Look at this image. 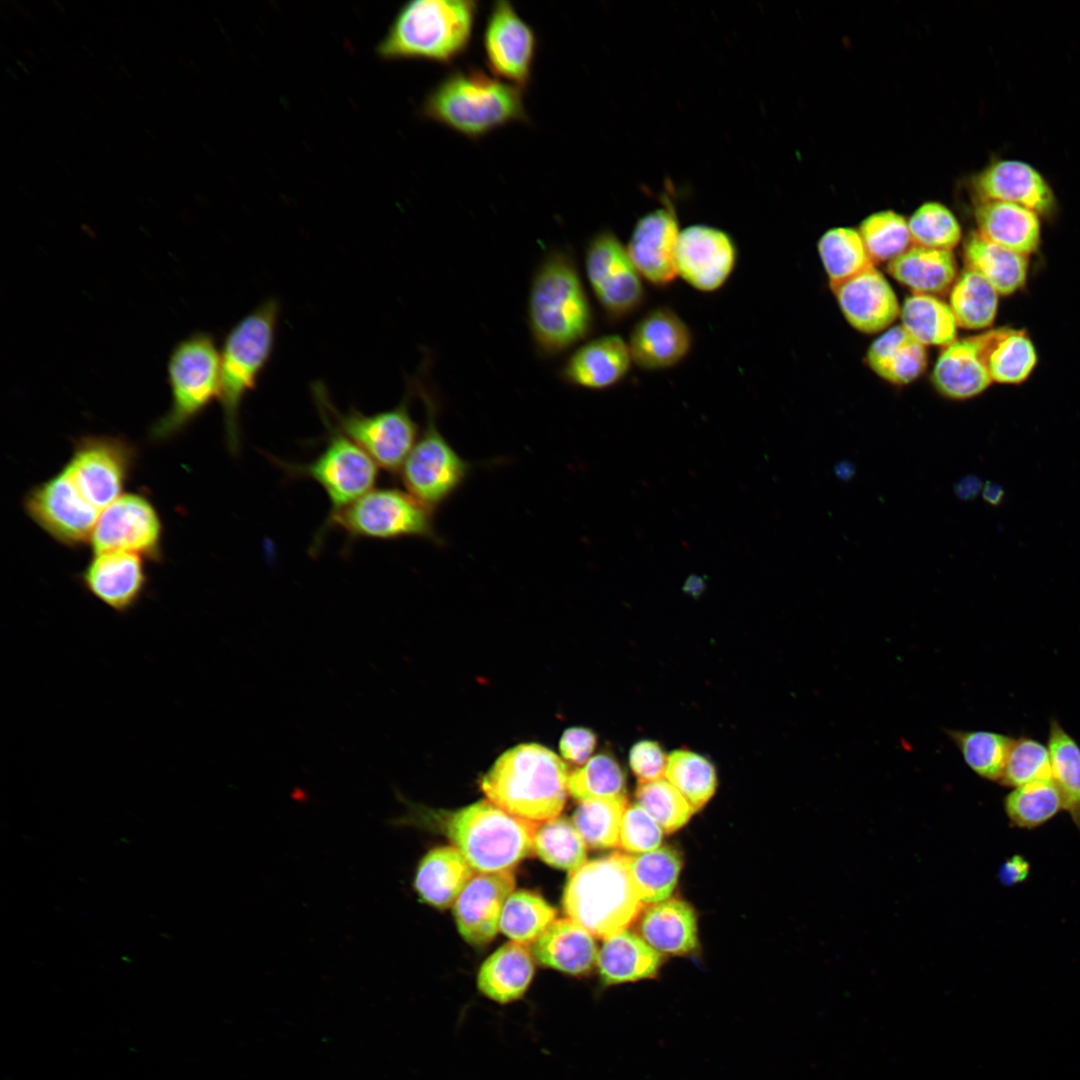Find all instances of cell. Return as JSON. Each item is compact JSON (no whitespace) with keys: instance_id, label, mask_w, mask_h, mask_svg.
Segmentation results:
<instances>
[{"instance_id":"obj_1","label":"cell","mask_w":1080,"mask_h":1080,"mask_svg":"<svg viewBox=\"0 0 1080 1080\" xmlns=\"http://www.w3.org/2000/svg\"><path fill=\"white\" fill-rule=\"evenodd\" d=\"M527 319L536 352L543 358L570 350L593 332V307L568 248L550 249L537 265Z\"/></svg>"},{"instance_id":"obj_2","label":"cell","mask_w":1080,"mask_h":1080,"mask_svg":"<svg viewBox=\"0 0 1080 1080\" xmlns=\"http://www.w3.org/2000/svg\"><path fill=\"white\" fill-rule=\"evenodd\" d=\"M523 90L478 67L453 68L425 95L420 114L470 139L528 122Z\"/></svg>"},{"instance_id":"obj_3","label":"cell","mask_w":1080,"mask_h":1080,"mask_svg":"<svg viewBox=\"0 0 1080 1080\" xmlns=\"http://www.w3.org/2000/svg\"><path fill=\"white\" fill-rule=\"evenodd\" d=\"M566 764L539 744H521L503 753L484 775L481 789L504 811L541 823L558 817L568 795Z\"/></svg>"},{"instance_id":"obj_4","label":"cell","mask_w":1080,"mask_h":1080,"mask_svg":"<svg viewBox=\"0 0 1080 1080\" xmlns=\"http://www.w3.org/2000/svg\"><path fill=\"white\" fill-rule=\"evenodd\" d=\"M479 2L412 0L395 14L377 54L385 60L425 59L450 64L470 47Z\"/></svg>"},{"instance_id":"obj_5","label":"cell","mask_w":1080,"mask_h":1080,"mask_svg":"<svg viewBox=\"0 0 1080 1080\" xmlns=\"http://www.w3.org/2000/svg\"><path fill=\"white\" fill-rule=\"evenodd\" d=\"M280 304L268 298L241 318L228 332L220 351L219 401L226 444L231 454L241 448L240 409L273 353Z\"/></svg>"},{"instance_id":"obj_6","label":"cell","mask_w":1080,"mask_h":1080,"mask_svg":"<svg viewBox=\"0 0 1080 1080\" xmlns=\"http://www.w3.org/2000/svg\"><path fill=\"white\" fill-rule=\"evenodd\" d=\"M630 859L614 853L570 872L562 897L566 916L598 938L625 930L644 904L632 879Z\"/></svg>"},{"instance_id":"obj_7","label":"cell","mask_w":1080,"mask_h":1080,"mask_svg":"<svg viewBox=\"0 0 1080 1080\" xmlns=\"http://www.w3.org/2000/svg\"><path fill=\"white\" fill-rule=\"evenodd\" d=\"M538 825L478 801L449 813L444 830L475 872L497 873L511 871L531 854Z\"/></svg>"},{"instance_id":"obj_8","label":"cell","mask_w":1080,"mask_h":1080,"mask_svg":"<svg viewBox=\"0 0 1080 1080\" xmlns=\"http://www.w3.org/2000/svg\"><path fill=\"white\" fill-rule=\"evenodd\" d=\"M330 530L342 531L350 542L419 538L439 546L444 543L435 526L434 511L407 491L392 487L372 489L347 506L330 511L315 536L313 553Z\"/></svg>"},{"instance_id":"obj_9","label":"cell","mask_w":1080,"mask_h":1080,"mask_svg":"<svg viewBox=\"0 0 1080 1080\" xmlns=\"http://www.w3.org/2000/svg\"><path fill=\"white\" fill-rule=\"evenodd\" d=\"M421 372L411 384L423 403L425 424L399 476L406 491L435 512L463 486L473 464L439 430V398L424 379V367Z\"/></svg>"},{"instance_id":"obj_10","label":"cell","mask_w":1080,"mask_h":1080,"mask_svg":"<svg viewBox=\"0 0 1080 1080\" xmlns=\"http://www.w3.org/2000/svg\"><path fill=\"white\" fill-rule=\"evenodd\" d=\"M221 354L213 336L196 332L171 351L167 364L171 404L152 426L153 440L174 437L219 399Z\"/></svg>"},{"instance_id":"obj_11","label":"cell","mask_w":1080,"mask_h":1080,"mask_svg":"<svg viewBox=\"0 0 1080 1080\" xmlns=\"http://www.w3.org/2000/svg\"><path fill=\"white\" fill-rule=\"evenodd\" d=\"M407 387L395 407L374 414H364L355 408L345 413L339 411L321 382L312 385V392L316 407L324 411L335 427L364 450L378 467L396 475L420 434L410 412L413 393L410 382Z\"/></svg>"},{"instance_id":"obj_12","label":"cell","mask_w":1080,"mask_h":1080,"mask_svg":"<svg viewBox=\"0 0 1080 1080\" xmlns=\"http://www.w3.org/2000/svg\"><path fill=\"white\" fill-rule=\"evenodd\" d=\"M327 430L323 450L306 463L271 461L289 479H309L326 493L331 510L341 509L373 489L378 480V466L355 442L343 434L321 409L317 408Z\"/></svg>"},{"instance_id":"obj_13","label":"cell","mask_w":1080,"mask_h":1080,"mask_svg":"<svg viewBox=\"0 0 1080 1080\" xmlns=\"http://www.w3.org/2000/svg\"><path fill=\"white\" fill-rule=\"evenodd\" d=\"M584 263L590 288L609 323L622 321L642 307L644 279L613 231L603 229L591 237Z\"/></svg>"},{"instance_id":"obj_14","label":"cell","mask_w":1080,"mask_h":1080,"mask_svg":"<svg viewBox=\"0 0 1080 1080\" xmlns=\"http://www.w3.org/2000/svg\"><path fill=\"white\" fill-rule=\"evenodd\" d=\"M136 447L110 435H86L73 447L63 466L85 499L103 510L122 494L137 458Z\"/></svg>"},{"instance_id":"obj_15","label":"cell","mask_w":1080,"mask_h":1080,"mask_svg":"<svg viewBox=\"0 0 1080 1080\" xmlns=\"http://www.w3.org/2000/svg\"><path fill=\"white\" fill-rule=\"evenodd\" d=\"M28 517L61 545L78 548L90 543L100 510L90 504L63 467L24 496Z\"/></svg>"},{"instance_id":"obj_16","label":"cell","mask_w":1080,"mask_h":1080,"mask_svg":"<svg viewBox=\"0 0 1080 1080\" xmlns=\"http://www.w3.org/2000/svg\"><path fill=\"white\" fill-rule=\"evenodd\" d=\"M163 524L152 501L124 493L100 512L90 547L93 554L125 551L158 562L162 559Z\"/></svg>"},{"instance_id":"obj_17","label":"cell","mask_w":1080,"mask_h":1080,"mask_svg":"<svg viewBox=\"0 0 1080 1080\" xmlns=\"http://www.w3.org/2000/svg\"><path fill=\"white\" fill-rule=\"evenodd\" d=\"M484 60L490 73L525 91L532 82L538 49L534 28L508 0L492 3L482 34Z\"/></svg>"},{"instance_id":"obj_18","label":"cell","mask_w":1080,"mask_h":1080,"mask_svg":"<svg viewBox=\"0 0 1080 1080\" xmlns=\"http://www.w3.org/2000/svg\"><path fill=\"white\" fill-rule=\"evenodd\" d=\"M737 261V245L726 231L704 224L681 230L675 252L676 271L693 289L703 293L720 290Z\"/></svg>"},{"instance_id":"obj_19","label":"cell","mask_w":1080,"mask_h":1080,"mask_svg":"<svg viewBox=\"0 0 1080 1080\" xmlns=\"http://www.w3.org/2000/svg\"><path fill=\"white\" fill-rule=\"evenodd\" d=\"M680 232L675 207L667 198L633 227L628 254L642 278L656 288L670 286L678 276L675 252Z\"/></svg>"},{"instance_id":"obj_20","label":"cell","mask_w":1080,"mask_h":1080,"mask_svg":"<svg viewBox=\"0 0 1080 1080\" xmlns=\"http://www.w3.org/2000/svg\"><path fill=\"white\" fill-rule=\"evenodd\" d=\"M145 559L125 551L93 554L79 575L86 592L120 616H126L143 600L148 588Z\"/></svg>"},{"instance_id":"obj_21","label":"cell","mask_w":1080,"mask_h":1080,"mask_svg":"<svg viewBox=\"0 0 1080 1080\" xmlns=\"http://www.w3.org/2000/svg\"><path fill=\"white\" fill-rule=\"evenodd\" d=\"M627 343L632 361L639 368L661 371L687 358L693 347V334L676 311L657 306L634 324Z\"/></svg>"},{"instance_id":"obj_22","label":"cell","mask_w":1080,"mask_h":1080,"mask_svg":"<svg viewBox=\"0 0 1080 1080\" xmlns=\"http://www.w3.org/2000/svg\"><path fill=\"white\" fill-rule=\"evenodd\" d=\"M514 887L511 871L472 876L453 905L458 931L466 942L483 946L494 939L503 906Z\"/></svg>"},{"instance_id":"obj_23","label":"cell","mask_w":1080,"mask_h":1080,"mask_svg":"<svg viewBox=\"0 0 1080 1080\" xmlns=\"http://www.w3.org/2000/svg\"><path fill=\"white\" fill-rule=\"evenodd\" d=\"M830 287L848 323L861 332L885 329L900 312L892 287L874 266Z\"/></svg>"},{"instance_id":"obj_24","label":"cell","mask_w":1080,"mask_h":1080,"mask_svg":"<svg viewBox=\"0 0 1080 1080\" xmlns=\"http://www.w3.org/2000/svg\"><path fill=\"white\" fill-rule=\"evenodd\" d=\"M633 363L628 343L619 335H603L578 346L560 367L567 385L605 390L619 384Z\"/></svg>"},{"instance_id":"obj_25","label":"cell","mask_w":1080,"mask_h":1080,"mask_svg":"<svg viewBox=\"0 0 1080 1080\" xmlns=\"http://www.w3.org/2000/svg\"><path fill=\"white\" fill-rule=\"evenodd\" d=\"M973 187L980 202H1010L1038 215L1050 214L1055 208V196L1049 184L1035 168L1021 161L992 163L977 174Z\"/></svg>"},{"instance_id":"obj_26","label":"cell","mask_w":1080,"mask_h":1080,"mask_svg":"<svg viewBox=\"0 0 1080 1080\" xmlns=\"http://www.w3.org/2000/svg\"><path fill=\"white\" fill-rule=\"evenodd\" d=\"M531 952L540 964L575 976L589 973L598 956L593 935L568 917L551 922Z\"/></svg>"},{"instance_id":"obj_27","label":"cell","mask_w":1080,"mask_h":1080,"mask_svg":"<svg viewBox=\"0 0 1080 1080\" xmlns=\"http://www.w3.org/2000/svg\"><path fill=\"white\" fill-rule=\"evenodd\" d=\"M936 389L944 396L964 400L983 392L992 382L978 335L945 346L932 372Z\"/></svg>"},{"instance_id":"obj_28","label":"cell","mask_w":1080,"mask_h":1080,"mask_svg":"<svg viewBox=\"0 0 1080 1080\" xmlns=\"http://www.w3.org/2000/svg\"><path fill=\"white\" fill-rule=\"evenodd\" d=\"M474 874V870L455 847H437L420 860L414 877V888L423 902L444 909L454 905Z\"/></svg>"},{"instance_id":"obj_29","label":"cell","mask_w":1080,"mask_h":1080,"mask_svg":"<svg viewBox=\"0 0 1080 1080\" xmlns=\"http://www.w3.org/2000/svg\"><path fill=\"white\" fill-rule=\"evenodd\" d=\"M639 933L660 954L685 955L698 946L695 911L678 899L648 907L641 916Z\"/></svg>"},{"instance_id":"obj_30","label":"cell","mask_w":1080,"mask_h":1080,"mask_svg":"<svg viewBox=\"0 0 1080 1080\" xmlns=\"http://www.w3.org/2000/svg\"><path fill=\"white\" fill-rule=\"evenodd\" d=\"M978 232L986 239L1028 255L1039 246V215L1020 205L1002 201L980 202L975 210Z\"/></svg>"},{"instance_id":"obj_31","label":"cell","mask_w":1080,"mask_h":1080,"mask_svg":"<svg viewBox=\"0 0 1080 1080\" xmlns=\"http://www.w3.org/2000/svg\"><path fill=\"white\" fill-rule=\"evenodd\" d=\"M661 964L660 953L627 930L605 938L596 963L606 986L654 978Z\"/></svg>"},{"instance_id":"obj_32","label":"cell","mask_w":1080,"mask_h":1080,"mask_svg":"<svg viewBox=\"0 0 1080 1080\" xmlns=\"http://www.w3.org/2000/svg\"><path fill=\"white\" fill-rule=\"evenodd\" d=\"M531 949L511 941L492 953L477 975L479 990L491 1000L509 1003L523 996L534 976Z\"/></svg>"},{"instance_id":"obj_33","label":"cell","mask_w":1080,"mask_h":1080,"mask_svg":"<svg viewBox=\"0 0 1080 1080\" xmlns=\"http://www.w3.org/2000/svg\"><path fill=\"white\" fill-rule=\"evenodd\" d=\"M978 337L992 381L1019 384L1027 379L1036 365L1037 354L1024 331L998 328Z\"/></svg>"},{"instance_id":"obj_34","label":"cell","mask_w":1080,"mask_h":1080,"mask_svg":"<svg viewBox=\"0 0 1080 1080\" xmlns=\"http://www.w3.org/2000/svg\"><path fill=\"white\" fill-rule=\"evenodd\" d=\"M966 268L981 275L1001 295H1010L1021 288L1027 278L1026 255L996 244L978 231L964 243Z\"/></svg>"},{"instance_id":"obj_35","label":"cell","mask_w":1080,"mask_h":1080,"mask_svg":"<svg viewBox=\"0 0 1080 1080\" xmlns=\"http://www.w3.org/2000/svg\"><path fill=\"white\" fill-rule=\"evenodd\" d=\"M870 368L886 381L903 385L918 378L926 368L925 346L904 327L895 326L870 345L867 356Z\"/></svg>"},{"instance_id":"obj_36","label":"cell","mask_w":1080,"mask_h":1080,"mask_svg":"<svg viewBox=\"0 0 1080 1080\" xmlns=\"http://www.w3.org/2000/svg\"><path fill=\"white\" fill-rule=\"evenodd\" d=\"M889 274L917 294L947 290L956 277V262L950 250L912 245L888 262Z\"/></svg>"},{"instance_id":"obj_37","label":"cell","mask_w":1080,"mask_h":1080,"mask_svg":"<svg viewBox=\"0 0 1080 1080\" xmlns=\"http://www.w3.org/2000/svg\"><path fill=\"white\" fill-rule=\"evenodd\" d=\"M900 316L904 329L924 346L945 347L956 340L950 306L932 295L913 293L905 299Z\"/></svg>"},{"instance_id":"obj_38","label":"cell","mask_w":1080,"mask_h":1080,"mask_svg":"<svg viewBox=\"0 0 1080 1080\" xmlns=\"http://www.w3.org/2000/svg\"><path fill=\"white\" fill-rule=\"evenodd\" d=\"M1051 775L1068 811L1080 831V744L1060 724L1049 721L1048 743Z\"/></svg>"},{"instance_id":"obj_39","label":"cell","mask_w":1080,"mask_h":1080,"mask_svg":"<svg viewBox=\"0 0 1080 1080\" xmlns=\"http://www.w3.org/2000/svg\"><path fill=\"white\" fill-rule=\"evenodd\" d=\"M946 733L976 775L1000 781L1013 737L988 730H946Z\"/></svg>"},{"instance_id":"obj_40","label":"cell","mask_w":1080,"mask_h":1080,"mask_svg":"<svg viewBox=\"0 0 1080 1080\" xmlns=\"http://www.w3.org/2000/svg\"><path fill=\"white\" fill-rule=\"evenodd\" d=\"M1062 809L1063 799L1052 778L1015 787L1004 798V810L1010 823L1022 829L1037 828Z\"/></svg>"},{"instance_id":"obj_41","label":"cell","mask_w":1080,"mask_h":1080,"mask_svg":"<svg viewBox=\"0 0 1080 1080\" xmlns=\"http://www.w3.org/2000/svg\"><path fill=\"white\" fill-rule=\"evenodd\" d=\"M998 292L981 275L965 269L953 285L950 308L957 326L981 329L992 324L998 308Z\"/></svg>"},{"instance_id":"obj_42","label":"cell","mask_w":1080,"mask_h":1080,"mask_svg":"<svg viewBox=\"0 0 1080 1080\" xmlns=\"http://www.w3.org/2000/svg\"><path fill=\"white\" fill-rule=\"evenodd\" d=\"M682 867L679 853L670 847L631 856L632 879L643 903L665 901L673 892Z\"/></svg>"},{"instance_id":"obj_43","label":"cell","mask_w":1080,"mask_h":1080,"mask_svg":"<svg viewBox=\"0 0 1080 1080\" xmlns=\"http://www.w3.org/2000/svg\"><path fill=\"white\" fill-rule=\"evenodd\" d=\"M817 247L830 285L874 266L859 232L853 228L836 227L826 231Z\"/></svg>"},{"instance_id":"obj_44","label":"cell","mask_w":1080,"mask_h":1080,"mask_svg":"<svg viewBox=\"0 0 1080 1080\" xmlns=\"http://www.w3.org/2000/svg\"><path fill=\"white\" fill-rule=\"evenodd\" d=\"M555 917L556 910L541 896L521 890L507 898L499 929L511 941L528 945L541 935Z\"/></svg>"},{"instance_id":"obj_45","label":"cell","mask_w":1080,"mask_h":1080,"mask_svg":"<svg viewBox=\"0 0 1080 1080\" xmlns=\"http://www.w3.org/2000/svg\"><path fill=\"white\" fill-rule=\"evenodd\" d=\"M625 809V797L583 800L573 813L572 823L586 846L613 848L619 846Z\"/></svg>"},{"instance_id":"obj_46","label":"cell","mask_w":1080,"mask_h":1080,"mask_svg":"<svg viewBox=\"0 0 1080 1080\" xmlns=\"http://www.w3.org/2000/svg\"><path fill=\"white\" fill-rule=\"evenodd\" d=\"M533 850L545 863L569 872L587 862L586 844L573 823L563 817L539 823Z\"/></svg>"},{"instance_id":"obj_47","label":"cell","mask_w":1080,"mask_h":1080,"mask_svg":"<svg viewBox=\"0 0 1080 1080\" xmlns=\"http://www.w3.org/2000/svg\"><path fill=\"white\" fill-rule=\"evenodd\" d=\"M665 778L695 811L708 802L717 786L713 765L704 757L686 750H677L668 756Z\"/></svg>"},{"instance_id":"obj_48","label":"cell","mask_w":1080,"mask_h":1080,"mask_svg":"<svg viewBox=\"0 0 1080 1080\" xmlns=\"http://www.w3.org/2000/svg\"><path fill=\"white\" fill-rule=\"evenodd\" d=\"M858 232L873 262H890L912 246L908 221L892 210L869 215Z\"/></svg>"},{"instance_id":"obj_49","label":"cell","mask_w":1080,"mask_h":1080,"mask_svg":"<svg viewBox=\"0 0 1080 1080\" xmlns=\"http://www.w3.org/2000/svg\"><path fill=\"white\" fill-rule=\"evenodd\" d=\"M568 791L577 800L625 797V777L610 756L599 754L569 775Z\"/></svg>"},{"instance_id":"obj_50","label":"cell","mask_w":1080,"mask_h":1080,"mask_svg":"<svg viewBox=\"0 0 1080 1080\" xmlns=\"http://www.w3.org/2000/svg\"><path fill=\"white\" fill-rule=\"evenodd\" d=\"M636 800L667 833L684 826L695 812L687 799L664 778L639 783Z\"/></svg>"},{"instance_id":"obj_51","label":"cell","mask_w":1080,"mask_h":1080,"mask_svg":"<svg viewBox=\"0 0 1080 1080\" xmlns=\"http://www.w3.org/2000/svg\"><path fill=\"white\" fill-rule=\"evenodd\" d=\"M912 245L950 250L961 238V227L954 214L943 204L926 202L908 220Z\"/></svg>"},{"instance_id":"obj_52","label":"cell","mask_w":1080,"mask_h":1080,"mask_svg":"<svg viewBox=\"0 0 1080 1080\" xmlns=\"http://www.w3.org/2000/svg\"><path fill=\"white\" fill-rule=\"evenodd\" d=\"M1051 778L1048 746L1026 735L1014 738L999 781L1000 784L1015 788L1030 782Z\"/></svg>"},{"instance_id":"obj_53","label":"cell","mask_w":1080,"mask_h":1080,"mask_svg":"<svg viewBox=\"0 0 1080 1080\" xmlns=\"http://www.w3.org/2000/svg\"><path fill=\"white\" fill-rule=\"evenodd\" d=\"M662 836V828L640 805L626 807L619 846L631 853H646L659 848Z\"/></svg>"},{"instance_id":"obj_54","label":"cell","mask_w":1080,"mask_h":1080,"mask_svg":"<svg viewBox=\"0 0 1080 1080\" xmlns=\"http://www.w3.org/2000/svg\"><path fill=\"white\" fill-rule=\"evenodd\" d=\"M667 761L668 757L654 741H640L630 751V766L639 783L663 779Z\"/></svg>"},{"instance_id":"obj_55","label":"cell","mask_w":1080,"mask_h":1080,"mask_svg":"<svg viewBox=\"0 0 1080 1080\" xmlns=\"http://www.w3.org/2000/svg\"><path fill=\"white\" fill-rule=\"evenodd\" d=\"M596 735L582 727H573L564 731L559 749L566 760L575 764H585L596 746Z\"/></svg>"},{"instance_id":"obj_56","label":"cell","mask_w":1080,"mask_h":1080,"mask_svg":"<svg viewBox=\"0 0 1080 1080\" xmlns=\"http://www.w3.org/2000/svg\"><path fill=\"white\" fill-rule=\"evenodd\" d=\"M1029 873V862L1021 855H1013L1001 865L999 880L1010 887L1025 881Z\"/></svg>"},{"instance_id":"obj_57","label":"cell","mask_w":1080,"mask_h":1080,"mask_svg":"<svg viewBox=\"0 0 1080 1080\" xmlns=\"http://www.w3.org/2000/svg\"><path fill=\"white\" fill-rule=\"evenodd\" d=\"M981 483L976 477H966L962 479L956 486V491L959 497L970 499L977 495L980 490Z\"/></svg>"},{"instance_id":"obj_58","label":"cell","mask_w":1080,"mask_h":1080,"mask_svg":"<svg viewBox=\"0 0 1080 1080\" xmlns=\"http://www.w3.org/2000/svg\"><path fill=\"white\" fill-rule=\"evenodd\" d=\"M1004 495L1003 488L996 483L988 482L983 487V498L991 505H999L1002 502Z\"/></svg>"},{"instance_id":"obj_59","label":"cell","mask_w":1080,"mask_h":1080,"mask_svg":"<svg viewBox=\"0 0 1080 1080\" xmlns=\"http://www.w3.org/2000/svg\"><path fill=\"white\" fill-rule=\"evenodd\" d=\"M704 586L705 581L703 577L698 575H691L687 578L685 582L684 590L693 595H698L703 591Z\"/></svg>"}]
</instances>
